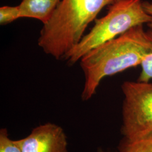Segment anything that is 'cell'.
Masks as SVG:
<instances>
[{
  "mask_svg": "<svg viewBox=\"0 0 152 152\" xmlns=\"http://www.w3.org/2000/svg\"><path fill=\"white\" fill-rule=\"evenodd\" d=\"M143 7L147 13L152 16V2H149L148 1L143 2ZM148 26L150 28V29H152V22L148 24Z\"/></svg>",
  "mask_w": 152,
  "mask_h": 152,
  "instance_id": "cell-11",
  "label": "cell"
},
{
  "mask_svg": "<svg viewBox=\"0 0 152 152\" xmlns=\"http://www.w3.org/2000/svg\"><path fill=\"white\" fill-rule=\"evenodd\" d=\"M122 132L126 142L143 139L152 133V83L125 81Z\"/></svg>",
  "mask_w": 152,
  "mask_h": 152,
  "instance_id": "cell-4",
  "label": "cell"
},
{
  "mask_svg": "<svg viewBox=\"0 0 152 152\" xmlns=\"http://www.w3.org/2000/svg\"><path fill=\"white\" fill-rule=\"evenodd\" d=\"M22 152H66L67 139L63 129L48 123L33 130L26 137L16 140Z\"/></svg>",
  "mask_w": 152,
  "mask_h": 152,
  "instance_id": "cell-5",
  "label": "cell"
},
{
  "mask_svg": "<svg viewBox=\"0 0 152 152\" xmlns=\"http://www.w3.org/2000/svg\"><path fill=\"white\" fill-rule=\"evenodd\" d=\"M19 6H4L0 7V24L5 26L21 18Z\"/></svg>",
  "mask_w": 152,
  "mask_h": 152,
  "instance_id": "cell-8",
  "label": "cell"
},
{
  "mask_svg": "<svg viewBox=\"0 0 152 152\" xmlns=\"http://www.w3.org/2000/svg\"><path fill=\"white\" fill-rule=\"evenodd\" d=\"M148 37L152 42V29L147 31ZM141 71L137 81L149 82L152 79V53L148 55L140 65Z\"/></svg>",
  "mask_w": 152,
  "mask_h": 152,
  "instance_id": "cell-9",
  "label": "cell"
},
{
  "mask_svg": "<svg viewBox=\"0 0 152 152\" xmlns=\"http://www.w3.org/2000/svg\"><path fill=\"white\" fill-rule=\"evenodd\" d=\"M152 22L141 0H115L108 6L107 14L96 19L95 24L87 34L83 36L75 48L64 59L73 64L89 51L101 44L115 38L131 28Z\"/></svg>",
  "mask_w": 152,
  "mask_h": 152,
  "instance_id": "cell-3",
  "label": "cell"
},
{
  "mask_svg": "<svg viewBox=\"0 0 152 152\" xmlns=\"http://www.w3.org/2000/svg\"><path fill=\"white\" fill-rule=\"evenodd\" d=\"M144 25L137 26L91 50L80 59L85 82L82 99L92 98L105 77L141 65L152 53V42Z\"/></svg>",
  "mask_w": 152,
  "mask_h": 152,
  "instance_id": "cell-1",
  "label": "cell"
},
{
  "mask_svg": "<svg viewBox=\"0 0 152 152\" xmlns=\"http://www.w3.org/2000/svg\"><path fill=\"white\" fill-rule=\"evenodd\" d=\"M122 152H152V133L139 140L125 142Z\"/></svg>",
  "mask_w": 152,
  "mask_h": 152,
  "instance_id": "cell-7",
  "label": "cell"
},
{
  "mask_svg": "<svg viewBox=\"0 0 152 152\" xmlns=\"http://www.w3.org/2000/svg\"><path fill=\"white\" fill-rule=\"evenodd\" d=\"M115 0H61L48 22L43 24L38 44L56 59L65 55L80 42L88 25Z\"/></svg>",
  "mask_w": 152,
  "mask_h": 152,
  "instance_id": "cell-2",
  "label": "cell"
},
{
  "mask_svg": "<svg viewBox=\"0 0 152 152\" xmlns=\"http://www.w3.org/2000/svg\"><path fill=\"white\" fill-rule=\"evenodd\" d=\"M60 0H22L19 5L22 18H33L44 24L49 21Z\"/></svg>",
  "mask_w": 152,
  "mask_h": 152,
  "instance_id": "cell-6",
  "label": "cell"
},
{
  "mask_svg": "<svg viewBox=\"0 0 152 152\" xmlns=\"http://www.w3.org/2000/svg\"><path fill=\"white\" fill-rule=\"evenodd\" d=\"M0 152H22L16 141L11 140L4 129L0 131Z\"/></svg>",
  "mask_w": 152,
  "mask_h": 152,
  "instance_id": "cell-10",
  "label": "cell"
}]
</instances>
